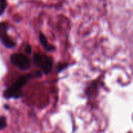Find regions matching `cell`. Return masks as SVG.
I'll list each match as a JSON object with an SVG mask.
<instances>
[{
    "instance_id": "obj_2",
    "label": "cell",
    "mask_w": 133,
    "mask_h": 133,
    "mask_svg": "<svg viewBox=\"0 0 133 133\" xmlns=\"http://www.w3.org/2000/svg\"><path fill=\"white\" fill-rule=\"evenodd\" d=\"M34 63L42 70L44 74H48L51 71L53 61L51 57L42 53H34Z\"/></svg>"
},
{
    "instance_id": "obj_4",
    "label": "cell",
    "mask_w": 133,
    "mask_h": 133,
    "mask_svg": "<svg viewBox=\"0 0 133 133\" xmlns=\"http://www.w3.org/2000/svg\"><path fill=\"white\" fill-rule=\"evenodd\" d=\"M7 29H8L7 25L5 23L2 22L0 24V41L6 48L11 49V48L15 47L16 43L9 36L7 33Z\"/></svg>"
},
{
    "instance_id": "obj_9",
    "label": "cell",
    "mask_w": 133,
    "mask_h": 133,
    "mask_svg": "<svg viewBox=\"0 0 133 133\" xmlns=\"http://www.w3.org/2000/svg\"><path fill=\"white\" fill-rule=\"evenodd\" d=\"M25 52L27 53V54H30L31 53V46L30 45H26L25 46Z\"/></svg>"
},
{
    "instance_id": "obj_6",
    "label": "cell",
    "mask_w": 133,
    "mask_h": 133,
    "mask_svg": "<svg viewBox=\"0 0 133 133\" xmlns=\"http://www.w3.org/2000/svg\"><path fill=\"white\" fill-rule=\"evenodd\" d=\"M7 125L6 118L3 116H0V131L4 129Z\"/></svg>"
},
{
    "instance_id": "obj_8",
    "label": "cell",
    "mask_w": 133,
    "mask_h": 133,
    "mask_svg": "<svg viewBox=\"0 0 133 133\" xmlns=\"http://www.w3.org/2000/svg\"><path fill=\"white\" fill-rule=\"evenodd\" d=\"M67 67V64L65 63H59L57 67V70H58V72H60L62 71L63 69H65V67Z\"/></svg>"
},
{
    "instance_id": "obj_1",
    "label": "cell",
    "mask_w": 133,
    "mask_h": 133,
    "mask_svg": "<svg viewBox=\"0 0 133 133\" xmlns=\"http://www.w3.org/2000/svg\"><path fill=\"white\" fill-rule=\"evenodd\" d=\"M37 75L40 77L41 73L36 72L35 74H25V75L21 76L10 87H9L7 89L5 90L3 93V96L5 99H19L22 97L23 96L22 88L27 83V82L30 78L37 77Z\"/></svg>"
},
{
    "instance_id": "obj_5",
    "label": "cell",
    "mask_w": 133,
    "mask_h": 133,
    "mask_svg": "<svg viewBox=\"0 0 133 133\" xmlns=\"http://www.w3.org/2000/svg\"><path fill=\"white\" fill-rule=\"evenodd\" d=\"M39 40H40V42L42 45V46L45 49V50H47V51H53L55 49V47L52 45L48 43L45 35L41 32L39 34Z\"/></svg>"
},
{
    "instance_id": "obj_3",
    "label": "cell",
    "mask_w": 133,
    "mask_h": 133,
    "mask_svg": "<svg viewBox=\"0 0 133 133\" xmlns=\"http://www.w3.org/2000/svg\"><path fill=\"white\" fill-rule=\"evenodd\" d=\"M11 63L21 71L29 70L30 67V60L22 53H14L10 56Z\"/></svg>"
},
{
    "instance_id": "obj_7",
    "label": "cell",
    "mask_w": 133,
    "mask_h": 133,
    "mask_svg": "<svg viewBox=\"0 0 133 133\" xmlns=\"http://www.w3.org/2000/svg\"><path fill=\"white\" fill-rule=\"evenodd\" d=\"M6 7V2L5 0H0V15H2Z\"/></svg>"
}]
</instances>
